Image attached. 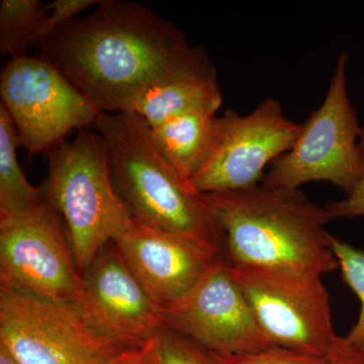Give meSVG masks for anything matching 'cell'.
Here are the masks:
<instances>
[{"mask_svg":"<svg viewBox=\"0 0 364 364\" xmlns=\"http://www.w3.org/2000/svg\"><path fill=\"white\" fill-rule=\"evenodd\" d=\"M42 191L65 224L81 274L134 223L114 184L109 148L98 133L85 129L71 143L50 151Z\"/></svg>","mask_w":364,"mask_h":364,"instance_id":"cell-4","label":"cell"},{"mask_svg":"<svg viewBox=\"0 0 364 364\" xmlns=\"http://www.w3.org/2000/svg\"><path fill=\"white\" fill-rule=\"evenodd\" d=\"M360 147L363 151V169L358 186L343 200L330 202L326 205L333 220L364 217V124L361 126Z\"/></svg>","mask_w":364,"mask_h":364,"instance_id":"cell-22","label":"cell"},{"mask_svg":"<svg viewBox=\"0 0 364 364\" xmlns=\"http://www.w3.org/2000/svg\"><path fill=\"white\" fill-rule=\"evenodd\" d=\"M227 265L274 346L327 358L337 335L322 277Z\"/></svg>","mask_w":364,"mask_h":364,"instance_id":"cell-7","label":"cell"},{"mask_svg":"<svg viewBox=\"0 0 364 364\" xmlns=\"http://www.w3.org/2000/svg\"><path fill=\"white\" fill-rule=\"evenodd\" d=\"M331 248L341 270L342 279L360 301L358 322L352 326L345 339L352 347L364 352V251L334 235H331Z\"/></svg>","mask_w":364,"mask_h":364,"instance_id":"cell-18","label":"cell"},{"mask_svg":"<svg viewBox=\"0 0 364 364\" xmlns=\"http://www.w3.org/2000/svg\"><path fill=\"white\" fill-rule=\"evenodd\" d=\"M0 286L75 309L80 303L82 274L65 224L47 200L0 218Z\"/></svg>","mask_w":364,"mask_h":364,"instance_id":"cell-6","label":"cell"},{"mask_svg":"<svg viewBox=\"0 0 364 364\" xmlns=\"http://www.w3.org/2000/svg\"><path fill=\"white\" fill-rule=\"evenodd\" d=\"M93 126L107 143L114 184L136 222L224 254V233L205 196L165 159L142 117L100 112Z\"/></svg>","mask_w":364,"mask_h":364,"instance_id":"cell-3","label":"cell"},{"mask_svg":"<svg viewBox=\"0 0 364 364\" xmlns=\"http://www.w3.org/2000/svg\"><path fill=\"white\" fill-rule=\"evenodd\" d=\"M301 129L273 97L265 98L245 116L227 109L215 117L212 150L191 178V186L198 193H210L258 186L265 167L293 147Z\"/></svg>","mask_w":364,"mask_h":364,"instance_id":"cell-10","label":"cell"},{"mask_svg":"<svg viewBox=\"0 0 364 364\" xmlns=\"http://www.w3.org/2000/svg\"><path fill=\"white\" fill-rule=\"evenodd\" d=\"M39 47L98 112H128L151 86L210 61L171 21L123 0H100Z\"/></svg>","mask_w":364,"mask_h":364,"instance_id":"cell-1","label":"cell"},{"mask_svg":"<svg viewBox=\"0 0 364 364\" xmlns=\"http://www.w3.org/2000/svg\"><path fill=\"white\" fill-rule=\"evenodd\" d=\"M152 355L153 364H219L202 345L167 327L155 338Z\"/></svg>","mask_w":364,"mask_h":364,"instance_id":"cell-19","label":"cell"},{"mask_svg":"<svg viewBox=\"0 0 364 364\" xmlns=\"http://www.w3.org/2000/svg\"><path fill=\"white\" fill-rule=\"evenodd\" d=\"M327 364H364V352L358 350L337 335L328 354Z\"/></svg>","mask_w":364,"mask_h":364,"instance_id":"cell-23","label":"cell"},{"mask_svg":"<svg viewBox=\"0 0 364 364\" xmlns=\"http://www.w3.org/2000/svg\"><path fill=\"white\" fill-rule=\"evenodd\" d=\"M222 102L217 70L208 61L151 86L126 112L142 117L152 129L186 112H207L215 116Z\"/></svg>","mask_w":364,"mask_h":364,"instance_id":"cell-14","label":"cell"},{"mask_svg":"<svg viewBox=\"0 0 364 364\" xmlns=\"http://www.w3.org/2000/svg\"><path fill=\"white\" fill-rule=\"evenodd\" d=\"M161 313L165 327L215 354L249 353L277 347L260 327L223 257L189 293L162 306Z\"/></svg>","mask_w":364,"mask_h":364,"instance_id":"cell-11","label":"cell"},{"mask_svg":"<svg viewBox=\"0 0 364 364\" xmlns=\"http://www.w3.org/2000/svg\"><path fill=\"white\" fill-rule=\"evenodd\" d=\"M100 0H54L45 4L42 20L36 33L35 46H40L57 31L75 20L76 16L91 6H97Z\"/></svg>","mask_w":364,"mask_h":364,"instance_id":"cell-20","label":"cell"},{"mask_svg":"<svg viewBox=\"0 0 364 364\" xmlns=\"http://www.w3.org/2000/svg\"><path fill=\"white\" fill-rule=\"evenodd\" d=\"M20 146L23 143L13 119L0 105V218L23 214L45 200L42 188L28 183L18 165Z\"/></svg>","mask_w":364,"mask_h":364,"instance_id":"cell-16","label":"cell"},{"mask_svg":"<svg viewBox=\"0 0 364 364\" xmlns=\"http://www.w3.org/2000/svg\"><path fill=\"white\" fill-rule=\"evenodd\" d=\"M45 4L40 0H2L0 2V53L23 56L35 46L36 33Z\"/></svg>","mask_w":364,"mask_h":364,"instance_id":"cell-17","label":"cell"},{"mask_svg":"<svg viewBox=\"0 0 364 364\" xmlns=\"http://www.w3.org/2000/svg\"><path fill=\"white\" fill-rule=\"evenodd\" d=\"M82 287L76 310L117 348H141L164 329L161 306L114 242L102 247L82 273Z\"/></svg>","mask_w":364,"mask_h":364,"instance_id":"cell-12","label":"cell"},{"mask_svg":"<svg viewBox=\"0 0 364 364\" xmlns=\"http://www.w3.org/2000/svg\"><path fill=\"white\" fill-rule=\"evenodd\" d=\"M213 354L219 364H327L326 358H314L282 347L249 353Z\"/></svg>","mask_w":364,"mask_h":364,"instance_id":"cell-21","label":"cell"},{"mask_svg":"<svg viewBox=\"0 0 364 364\" xmlns=\"http://www.w3.org/2000/svg\"><path fill=\"white\" fill-rule=\"evenodd\" d=\"M215 117L207 112H189L150 128L158 150L186 181L191 182L207 161Z\"/></svg>","mask_w":364,"mask_h":364,"instance_id":"cell-15","label":"cell"},{"mask_svg":"<svg viewBox=\"0 0 364 364\" xmlns=\"http://www.w3.org/2000/svg\"><path fill=\"white\" fill-rule=\"evenodd\" d=\"M0 364H18L2 345H0Z\"/></svg>","mask_w":364,"mask_h":364,"instance_id":"cell-25","label":"cell"},{"mask_svg":"<svg viewBox=\"0 0 364 364\" xmlns=\"http://www.w3.org/2000/svg\"><path fill=\"white\" fill-rule=\"evenodd\" d=\"M348 54L342 52L322 105L311 112L293 147L270 165L261 184L299 188L327 181L350 195L363 169L361 126L347 90Z\"/></svg>","mask_w":364,"mask_h":364,"instance_id":"cell-5","label":"cell"},{"mask_svg":"<svg viewBox=\"0 0 364 364\" xmlns=\"http://www.w3.org/2000/svg\"><path fill=\"white\" fill-rule=\"evenodd\" d=\"M0 97L31 155L52 150L71 131L95 124L100 114L41 56L7 62L0 74Z\"/></svg>","mask_w":364,"mask_h":364,"instance_id":"cell-9","label":"cell"},{"mask_svg":"<svg viewBox=\"0 0 364 364\" xmlns=\"http://www.w3.org/2000/svg\"><path fill=\"white\" fill-rule=\"evenodd\" d=\"M0 345L18 364H105L117 348L74 306L0 286Z\"/></svg>","mask_w":364,"mask_h":364,"instance_id":"cell-8","label":"cell"},{"mask_svg":"<svg viewBox=\"0 0 364 364\" xmlns=\"http://www.w3.org/2000/svg\"><path fill=\"white\" fill-rule=\"evenodd\" d=\"M223 230V258L234 267L321 277L338 269L326 207L299 188L263 184L203 193Z\"/></svg>","mask_w":364,"mask_h":364,"instance_id":"cell-2","label":"cell"},{"mask_svg":"<svg viewBox=\"0 0 364 364\" xmlns=\"http://www.w3.org/2000/svg\"><path fill=\"white\" fill-rule=\"evenodd\" d=\"M154 340L141 348L122 349L117 351L105 364H153Z\"/></svg>","mask_w":364,"mask_h":364,"instance_id":"cell-24","label":"cell"},{"mask_svg":"<svg viewBox=\"0 0 364 364\" xmlns=\"http://www.w3.org/2000/svg\"><path fill=\"white\" fill-rule=\"evenodd\" d=\"M112 242L160 306L186 296L223 257L205 244L151 229L135 220Z\"/></svg>","mask_w":364,"mask_h":364,"instance_id":"cell-13","label":"cell"}]
</instances>
